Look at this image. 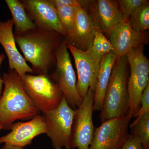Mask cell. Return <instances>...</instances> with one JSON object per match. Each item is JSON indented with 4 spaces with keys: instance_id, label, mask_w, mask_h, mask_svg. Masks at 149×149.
<instances>
[{
    "instance_id": "6da1fadb",
    "label": "cell",
    "mask_w": 149,
    "mask_h": 149,
    "mask_svg": "<svg viewBox=\"0 0 149 149\" xmlns=\"http://www.w3.org/2000/svg\"><path fill=\"white\" fill-rule=\"evenodd\" d=\"M24 59L36 74H48L56 66V52L65 37L59 33L36 27L14 35Z\"/></svg>"
},
{
    "instance_id": "7a4b0ae2",
    "label": "cell",
    "mask_w": 149,
    "mask_h": 149,
    "mask_svg": "<svg viewBox=\"0 0 149 149\" xmlns=\"http://www.w3.org/2000/svg\"><path fill=\"white\" fill-rule=\"evenodd\" d=\"M4 90L0 98V125L10 130L18 120H29L38 114V110L24 91L15 70L3 74Z\"/></svg>"
},
{
    "instance_id": "3957f363",
    "label": "cell",
    "mask_w": 149,
    "mask_h": 149,
    "mask_svg": "<svg viewBox=\"0 0 149 149\" xmlns=\"http://www.w3.org/2000/svg\"><path fill=\"white\" fill-rule=\"evenodd\" d=\"M126 56L116 58L105 94L100 118L102 123L114 118L127 116L129 111Z\"/></svg>"
},
{
    "instance_id": "277c9868",
    "label": "cell",
    "mask_w": 149,
    "mask_h": 149,
    "mask_svg": "<svg viewBox=\"0 0 149 149\" xmlns=\"http://www.w3.org/2000/svg\"><path fill=\"white\" fill-rule=\"evenodd\" d=\"M20 77L26 94L42 113L55 109L63 97L58 85L49 74L27 73Z\"/></svg>"
},
{
    "instance_id": "5b68a950",
    "label": "cell",
    "mask_w": 149,
    "mask_h": 149,
    "mask_svg": "<svg viewBox=\"0 0 149 149\" xmlns=\"http://www.w3.org/2000/svg\"><path fill=\"white\" fill-rule=\"evenodd\" d=\"M143 48V45H141L126 55L130 70L128 81L129 108L127 116L130 119L140 109L142 93L149 84V61L144 53Z\"/></svg>"
},
{
    "instance_id": "8992f818",
    "label": "cell",
    "mask_w": 149,
    "mask_h": 149,
    "mask_svg": "<svg viewBox=\"0 0 149 149\" xmlns=\"http://www.w3.org/2000/svg\"><path fill=\"white\" fill-rule=\"evenodd\" d=\"M68 50L67 41L64 38L56 51L55 68L49 74L58 85L68 104L75 110L80 106L83 100L77 91L76 74Z\"/></svg>"
},
{
    "instance_id": "52a82bcc",
    "label": "cell",
    "mask_w": 149,
    "mask_h": 149,
    "mask_svg": "<svg viewBox=\"0 0 149 149\" xmlns=\"http://www.w3.org/2000/svg\"><path fill=\"white\" fill-rule=\"evenodd\" d=\"M75 110L70 106L64 96L55 109L43 113L47 133L53 149H72L71 130Z\"/></svg>"
},
{
    "instance_id": "ba28073f",
    "label": "cell",
    "mask_w": 149,
    "mask_h": 149,
    "mask_svg": "<svg viewBox=\"0 0 149 149\" xmlns=\"http://www.w3.org/2000/svg\"><path fill=\"white\" fill-rule=\"evenodd\" d=\"M68 49L74 59L77 70L76 88L79 95L83 100L89 88L95 93L102 56L92 48L86 51L77 49L67 42Z\"/></svg>"
},
{
    "instance_id": "9c48e42d",
    "label": "cell",
    "mask_w": 149,
    "mask_h": 149,
    "mask_svg": "<svg viewBox=\"0 0 149 149\" xmlns=\"http://www.w3.org/2000/svg\"><path fill=\"white\" fill-rule=\"evenodd\" d=\"M94 92L91 88L80 106L75 109L72 130V149H89L95 131L93 114Z\"/></svg>"
},
{
    "instance_id": "30bf717a",
    "label": "cell",
    "mask_w": 149,
    "mask_h": 149,
    "mask_svg": "<svg viewBox=\"0 0 149 149\" xmlns=\"http://www.w3.org/2000/svg\"><path fill=\"white\" fill-rule=\"evenodd\" d=\"M131 119L127 116L105 120L95 128L89 149H120L127 140Z\"/></svg>"
},
{
    "instance_id": "8fae6325",
    "label": "cell",
    "mask_w": 149,
    "mask_h": 149,
    "mask_svg": "<svg viewBox=\"0 0 149 149\" xmlns=\"http://www.w3.org/2000/svg\"><path fill=\"white\" fill-rule=\"evenodd\" d=\"M86 9L95 27L108 37L112 30L123 21L117 1H89Z\"/></svg>"
},
{
    "instance_id": "7c38bea8",
    "label": "cell",
    "mask_w": 149,
    "mask_h": 149,
    "mask_svg": "<svg viewBox=\"0 0 149 149\" xmlns=\"http://www.w3.org/2000/svg\"><path fill=\"white\" fill-rule=\"evenodd\" d=\"M29 18L36 27L59 33L66 39V31L62 24L56 9L49 0H22Z\"/></svg>"
},
{
    "instance_id": "4fadbf2b",
    "label": "cell",
    "mask_w": 149,
    "mask_h": 149,
    "mask_svg": "<svg viewBox=\"0 0 149 149\" xmlns=\"http://www.w3.org/2000/svg\"><path fill=\"white\" fill-rule=\"evenodd\" d=\"M10 130L9 133L0 137V144L24 148L32 143L36 136L47 133L45 121L42 115L40 114L26 122L15 123Z\"/></svg>"
},
{
    "instance_id": "5bb4252c",
    "label": "cell",
    "mask_w": 149,
    "mask_h": 149,
    "mask_svg": "<svg viewBox=\"0 0 149 149\" xmlns=\"http://www.w3.org/2000/svg\"><path fill=\"white\" fill-rule=\"evenodd\" d=\"M116 58L126 56L133 49L148 43L147 32H136L130 26L129 21H123L111 31L109 36Z\"/></svg>"
},
{
    "instance_id": "9a60e30c",
    "label": "cell",
    "mask_w": 149,
    "mask_h": 149,
    "mask_svg": "<svg viewBox=\"0 0 149 149\" xmlns=\"http://www.w3.org/2000/svg\"><path fill=\"white\" fill-rule=\"evenodd\" d=\"M12 18L0 22V44L8 58L9 70H15L19 77L27 73L34 74L33 70L27 64L16 46L13 31Z\"/></svg>"
},
{
    "instance_id": "2e32d148",
    "label": "cell",
    "mask_w": 149,
    "mask_h": 149,
    "mask_svg": "<svg viewBox=\"0 0 149 149\" xmlns=\"http://www.w3.org/2000/svg\"><path fill=\"white\" fill-rule=\"evenodd\" d=\"M75 29L72 46L82 51L90 49L95 36V26L87 9L81 7H75Z\"/></svg>"
},
{
    "instance_id": "e0dca14e",
    "label": "cell",
    "mask_w": 149,
    "mask_h": 149,
    "mask_svg": "<svg viewBox=\"0 0 149 149\" xmlns=\"http://www.w3.org/2000/svg\"><path fill=\"white\" fill-rule=\"evenodd\" d=\"M116 57L113 52L102 57L99 69L97 88L94 94L93 111H101L105 94Z\"/></svg>"
},
{
    "instance_id": "ac0fdd59",
    "label": "cell",
    "mask_w": 149,
    "mask_h": 149,
    "mask_svg": "<svg viewBox=\"0 0 149 149\" xmlns=\"http://www.w3.org/2000/svg\"><path fill=\"white\" fill-rule=\"evenodd\" d=\"M5 2L12 16L14 35L22 34L37 27L27 15L21 1L6 0Z\"/></svg>"
},
{
    "instance_id": "d6986e66",
    "label": "cell",
    "mask_w": 149,
    "mask_h": 149,
    "mask_svg": "<svg viewBox=\"0 0 149 149\" xmlns=\"http://www.w3.org/2000/svg\"><path fill=\"white\" fill-rule=\"evenodd\" d=\"M131 135L137 137L143 149H149V113H147L129 125Z\"/></svg>"
},
{
    "instance_id": "ffe728a7",
    "label": "cell",
    "mask_w": 149,
    "mask_h": 149,
    "mask_svg": "<svg viewBox=\"0 0 149 149\" xmlns=\"http://www.w3.org/2000/svg\"><path fill=\"white\" fill-rule=\"evenodd\" d=\"M75 7L65 6L57 9L62 24L66 32V40L70 43L74 38L75 29Z\"/></svg>"
},
{
    "instance_id": "44dd1931",
    "label": "cell",
    "mask_w": 149,
    "mask_h": 149,
    "mask_svg": "<svg viewBox=\"0 0 149 149\" xmlns=\"http://www.w3.org/2000/svg\"><path fill=\"white\" fill-rule=\"evenodd\" d=\"M130 26L136 32H144L149 28V4L138 7L129 19Z\"/></svg>"
},
{
    "instance_id": "7402d4cb",
    "label": "cell",
    "mask_w": 149,
    "mask_h": 149,
    "mask_svg": "<svg viewBox=\"0 0 149 149\" xmlns=\"http://www.w3.org/2000/svg\"><path fill=\"white\" fill-rule=\"evenodd\" d=\"M91 48L102 56L113 51V48L109 40L101 31L95 27V37Z\"/></svg>"
},
{
    "instance_id": "603a6c76",
    "label": "cell",
    "mask_w": 149,
    "mask_h": 149,
    "mask_svg": "<svg viewBox=\"0 0 149 149\" xmlns=\"http://www.w3.org/2000/svg\"><path fill=\"white\" fill-rule=\"evenodd\" d=\"M123 16V21H129L136 8L144 4L149 3L147 0H118L117 1Z\"/></svg>"
},
{
    "instance_id": "cb8c5ba5",
    "label": "cell",
    "mask_w": 149,
    "mask_h": 149,
    "mask_svg": "<svg viewBox=\"0 0 149 149\" xmlns=\"http://www.w3.org/2000/svg\"><path fill=\"white\" fill-rule=\"evenodd\" d=\"M56 9L65 6L81 7L86 8L88 0H49Z\"/></svg>"
},
{
    "instance_id": "d4e9b609",
    "label": "cell",
    "mask_w": 149,
    "mask_h": 149,
    "mask_svg": "<svg viewBox=\"0 0 149 149\" xmlns=\"http://www.w3.org/2000/svg\"><path fill=\"white\" fill-rule=\"evenodd\" d=\"M141 105V107L133 117L139 118L145 113H149V84L142 93L140 102Z\"/></svg>"
},
{
    "instance_id": "484cf974",
    "label": "cell",
    "mask_w": 149,
    "mask_h": 149,
    "mask_svg": "<svg viewBox=\"0 0 149 149\" xmlns=\"http://www.w3.org/2000/svg\"><path fill=\"white\" fill-rule=\"evenodd\" d=\"M120 149H143L138 138L129 134L127 140Z\"/></svg>"
},
{
    "instance_id": "4316f807",
    "label": "cell",
    "mask_w": 149,
    "mask_h": 149,
    "mask_svg": "<svg viewBox=\"0 0 149 149\" xmlns=\"http://www.w3.org/2000/svg\"><path fill=\"white\" fill-rule=\"evenodd\" d=\"M5 58V55L4 54H0V69H1V65L3 61ZM3 83L2 79L0 75V98H1V96L2 93Z\"/></svg>"
},
{
    "instance_id": "83f0119b",
    "label": "cell",
    "mask_w": 149,
    "mask_h": 149,
    "mask_svg": "<svg viewBox=\"0 0 149 149\" xmlns=\"http://www.w3.org/2000/svg\"><path fill=\"white\" fill-rule=\"evenodd\" d=\"M1 149H24V148L15 146L9 144H5Z\"/></svg>"
},
{
    "instance_id": "f1b7e54d",
    "label": "cell",
    "mask_w": 149,
    "mask_h": 149,
    "mask_svg": "<svg viewBox=\"0 0 149 149\" xmlns=\"http://www.w3.org/2000/svg\"><path fill=\"white\" fill-rule=\"evenodd\" d=\"M2 129H3V127L0 125V130H2Z\"/></svg>"
}]
</instances>
